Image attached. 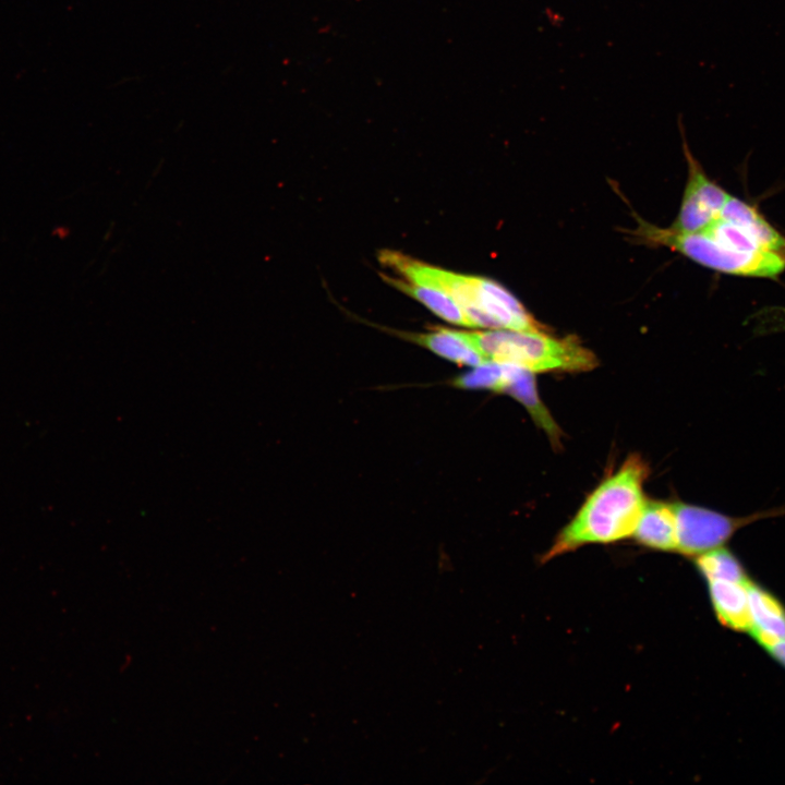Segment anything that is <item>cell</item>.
Segmentation results:
<instances>
[{
	"label": "cell",
	"mask_w": 785,
	"mask_h": 785,
	"mask_svg": "<svg viewBox=\"0 0 785 785\" xmlns=\"http://www.w3.org/2000/svg\"><path fill=\"white\" fill-rule=\"evenodd\" d=\"M695 242L696 263L718 273L771 278L785 270V235L760 210L729 196L721 216Z\"/></svg>",
	"instance_id": "cell-1"
},
{
	"label": "cell",
	"mask_w": 785,
	"mask_h": 785,
	"mask_svg": "<svg viewBox=\"0 0 785 785\" xmlns=\"http://www.w3.org/2000/svg\"><path fill=\"white\" fill-rule=\"evenodd\" d=\"M649 473V466L640 455L627 457L588 496L557 534L542 561L587 544H606L632 536L648 499L643 487Z\"/></svg>",
	"instance_id": "cell-2"
},
{
	"label": "cell",
	"mask_w": 785,
	"mask_h": 785,
	"mask_svg": "<svg viewBox=\"0 0 785 785\" xmlns=\"http://www.w3.org/2000/svg\"><path fill=\"white\" fill-rule=\"evenodd\" d=\"M378 259L404 279L446 292L462 309L469 327L543 329L514 294L492 279L449 271L391 250L382 251Z\"/></svg>",
	"instance_id": "cell-3"
},
{
	"label": "cell",
	"mask_w": 785,
	"mask_h": 785,
	"mask_svg": "<svg viewBox=\"0 0 785 785\" xmlns=\"http://www.w3.org/2000/svg\"><path fill=\"white\" fill-rule=\"evenodd\" d=\"M485 361L508 363L533 373L587 372L597 365L594 353L576 337L557 338L543 330L468 331Z\"/></svg>",
	"instance_id": "cell-4"
},
{
	"label": "cell",
	"mask_w": 785,
	"mask_h": 785,
	"mask_svg": "<svg viewBox=\"0 0 785 785\" xmlns=\"http://www.w3.org/2000/svg\"><path fill=\"white\" fill-rule=\"evenodd\" d=\"M672 505L677 523V552L689 557L723 546L739 529L752 522L785 515V507L733 517L680 500Z\"/></svg>",
	"instance_id": "cell-5"
},
{
	"label": "cell",
	"mask_w": 785,
	"mask_h": 785,
	"mask_svg": "<svg viewBox=\"0 0 785 785\" xmlns=\"http://www.w3.org/2000/svg\"><path fill=\"white\" fill-rule=\"evenodd\" d=\"M679 128L688 165V180L679 213L671 228L690 233L701 231L716 220L730 195L705 174L688 147L680 121Z\"/></svg>",
	"instance_id": "cell-6"
},
{
	"label": "cell",
	"mask_w": 785,
	"mask_h": 785,
	"mask_svg": "<svg viewBox=\"0 0 785 785\" xmlns=\"http://www.w3.org/2000/svg\"><path fill=\"white\" fill-rule=\"evenodd\" d=\"M503 374L497 392L510 395L519 401L550 437L553 445L560 443V428L554 421L548 409L539 397L535 373L517 365L502 363Z\"/></svg>",
	"instance_id": "cell-7"
},
{
	"label": "cell",
	"mask_w": 785,
	"mask_h": 785,
	"mask_svg": "<svg viewBox=\"0 0 785 785\" xmlns=\"http://www.w3.org/2000/svg\"><path fill=\"white\" fill-rule=\"evenodd\" d=\"M632 536L650 550L677 551V523L672 503L647 499Z\"/></svg>",
	"instance_id": "cell-8"
},
{
	"label": "cell",
	"mask_w": 785,
	"mask_h": 785,
	"mask_svg": "<svg viewBox=\"0 0 785 785\" xmlns=\"http://www.w3.org/2000/svg\"><path fill=\"white\" fill-rule=\"evenodd\" d=\"M752 627V638L762 647L766 643L785 640V607L770 592L751 581L745 583Z\"/></svg>",
	"instance_id": "cell-9"
},
{
	"label": "cell",
	"mask_w": 785,
	"mask_h": 785,
	"mask_svg": "<svg viewBox=\"0 0 785 785\" xmlns=\"http://www.w3.org/2000/svg\"><path fill=\"white\" fill-rule=\"evenodd\" d=\"M710 600L717 619L727 628L749 632L752 623L745 583L709 580Z\"/></svg>",
	"instance_id": "cell-10"
},
{
	"label": "cell",
	"mask_w": 785,
	"mask_h": 785,
	"mask_svg": "<svg viewBox=\"0 0 785 785\" xmlns=\"http://www.w3.org/2000/svg\"><path fill=\"white\" fill-rule=\"evenodd\" d=\"M408 338L435 354L468 366L486 362L468 336V331L435 327L428 333L409 334Z\"/></svg>",
	"instance_id": "cell-11"
},
{
	"label": "cell",
	"mask_w": 785,
	"mask_h": 785,
	"mask_svg": "<svg viewBox=\"0 0 785 785\" xmlns=\"http://www.w3.org/2000/svg\"><path fill=\"white\" fill-rule=\"evenodd\" d=\"M390 286L415 299L442 319L461 326H468L462 309L446 292L427 285L418 283L402 277L381 274Z\"/></svg>",
	"instance_id": "cell-12"
},
{
	"label": "cell",
	"mask_w": 785,
	"mask_h": 785,
	"mask_svg": "<svg viewBox=\"0 0 785 785\" xmlns=\"http://www.w3.org/2000/svg\"><path fill=\"white\" fill-rule=\"evenodd\" d=\"M695 564L705 581L726 580L746 583L749 580L740 560L723 546L696 556Z\"/></svg>",
	"instance_id": "cell-13"
},
{
	"label": "cell",
	"mask_w": 785,
	"mask_h": 785,
	"mask_svg": "<svg viewBox=\"0 0 785 785\" xmlns=\"http://www.w3.org/2000/svg\"><path fill=\"white\" fill-rule=\"evenodd\" d=\"M503 364L498 362L486 361L454 381V384L460 388L467 389H488L498 391L502 381Z\"/></svg>",
	"instance_id": "cell-14"
},
{
	"label": "cell",
	"mask_w": 785,
	"mask_h": 785,
	"mask_svg": "<svg viewBox=\"0 0 785 785\" xmlns=\"http://www.w3.org/2000/svg\"><path fill=\"white\" fill-rule=\"evenodd\" d=\"M762 647L785 667V640L773 641Z\"/></svg>",
	"instance_id": "cell-15"
}]
</instances>
